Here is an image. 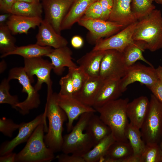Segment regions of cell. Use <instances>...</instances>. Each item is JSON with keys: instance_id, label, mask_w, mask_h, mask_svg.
Segmentation results:
<instances>
[{"instance_id": "obj_1", "label": "cell", "mask_w": 162, "mask_h": 162, "mask_svg": "<svg viewBox=\"0 0 162 162\" xmlns=\"http://www.w3.org/2000/svg\"><path fill=\"white\" fill-rule=\"evenodd\" d=\"M52 84L47 86L44 112L48 119L49 126L47 133L44 136V141L46 146L55 153L61 151L63 142V125L68 118L58 104L57 94L53 92Z\"/></svg>"}, {"instance_id": "obj_2", "label": "cell", "mask_w": 162, "mask_h": 162, "mask_svg": "<svg viewBox=\"0 0 162 162\" xmlns=\"http://www.w3.org/2000/svg\"><path fill=\"white\" fill-rule=\"evenodd\" d=\"M129 101L127 98H118L94 108L101 120L110 129L116 141L128 142L125 133L129 123L126 111Z\"/></svg>"}, {"instance_id": "obj_3", "label": "cell", "mask_w": 162, "mask_h": 162, "mask_svg": "<svg viewBox=\"0 0 162 162\" xmlns=\"http://www.w3.org/2000/svg\"><path fill=\"white\" fill-rule=\"evenodd\" d=\"M134 41L143 43L146 50L153 52L162 48V13L154 10L138 20L133 36Z\"/></svg>"}, {"instance_id": "obj_4", "label": "cell", "mask_w": 162, "mask_h": 162, "mask_svg": "<svg viewBox=\"0 0 162 162\" xmlns=\"http://www.w3.org/2000/svg\"><path fill=\"white\" fill-rule=\"evenodd\" d=\"M46 119L36 128L24 148L16 154V162H49L55 158L54 152L46 145L44 132H47Z\"/></svg>"}, {"instance_id": "obj_5", "label": "cell", "mask_w": 162, "mask_h": 162, "mask_svg": "<svg viewBox=\"0 0 162 162\" xmlns=\"http://www.w3.org/2000/svg\"><path fill=\"white\" fill-rule=\"evenodd\" d=\"M94 113L87 112L82 114L69 133L63 136L61 150L63 153L82 156L94 146L90 136L84 131L90 118Z\"/></svg>"}, {"instance_id": "obj_6", "label": "cell", "mask_w": 162, "mask_h": 162, "mask_svg": "<svg viewBox=\"0 0 162 162\" xmlns=\"http://www.w3.org/2000/svg\"><path fill=\"white\" fill-rule=\"evenodd\" d=\"M140 130L146 144H159L162 139V103L152 94L147 114Z\"/></svg>"}, {"instance_id": "obj_7", "label": "cell", "mask_w": 162, "mask_h": 162, "mask_svg": "<svg viewBox=\"0 0 162 162\" xmlns=\"http://www.w3.org/2000/svg\"><path fill=\"white\" fill-rule=\"evenodd\" d=\"M7 78L10 81L12 79L17 80L22 87V92L27 94L25 100L17 104L16 110L25 115L28 113L30 110L38 107L40 103L38 91L32 85L23 67H16L11 69Z\"/></svg>"}, {"instance_id": "obj_8", "label": "cell", "mask_w": 162, "mask_h": 162, "mask_svg": "<svg viewBox=\"0 0 162 162\" xmlns=\"http://www.w3.org/2000/svg\"><path fill=\"white\" fill-rule=\"evenodd\" d=\"M158 79L155 68L140 63L127 67L125 74L121 79L120 87L122 92L128 86L135 82L145 85L149 89Z\"/></svg>"}, {"instance_id": "obj_9", "label": "cell", "mask_w": 162, "mask_h": 162, "mask_svg": "<svg viewBox=\"0 0 162 162\" xmlns=\"http://www.w3.org/2000/svg\"><path fill=\"white\" fill-rule=\"evenodd\" d=\"M23 68L32 83L34 82V76L37 77V82L34 86L37 91L40 90L44 83L47 86L52 84L50 73L53 66L51 62L42 57L24 58Z\"/></svg>"}, {"instance_id": "obj_10", "label": "cell", "mask_w": 162, "mask_h": 162, "mask_svg": "<svg viewBox=\"0 0 162 162\" xmlns=\"http://www.w3.org/2000/svg\"><path fill=\"white\" fill-rule=\"evenodd\" d=\"M127 68L122 53L115 50H106L101 61L99 77L104 80L121 79Z\"/></svg>"}, {"instance_id": "obj_11", "label": "cell", "mask_w": 162, "mask_h": 162, "mask_svg": "<svg viewBox=\"0 0 162 162\" xmlns=\"http://www.w3.org/2000/svg\"><path fill=\"white\" fill-rule=\"evenodd\" d=\"M77 22L89 31L92 37L90 41L95 44L103 38L108 37L114 35L125 27L123 25L116 22L83 17Z\"/></svg>"}, {"instance_id": "obj_12", "label": "cell", "mask_w": 162, "mask_h": 162, "mask_svg": "<svg viewBox=\"0 0 162 162\" xmlns=\"http://www.w3.org/2000/svg\"><path fill=\"white\" fill-rule=\"evenodd\" d=\"M137 21L109 37L98 40L92 50L100 51L115 50L122 53L128 45L134 42L133 36Z\"/></svg>"}, {"instance_id": "obj_13", "label": "cell", "mask_w": 162, "mask_h": 162, "mask_svg": "<svg viewBox=\"0 0 162 162\" xmlns=\"http://www.w3.org/2000/svg\"><path fill=\"white\" fill-rule=\"evenodd\" d=\"M44 19L61 34L62 21L74 2L73 0H42Z\"/></svg>"}, {"instance_id": "obj_14", "label": "cell", "mask_w": 162, "mask_h": 162, "mask_svg": "<svg viewBox=\"0 0 162 162\" xmlns=\"http://www.w3.org/2000/svg\"><path fill=\"white\" fill-rule=\"evenodd\" d=\"M57 101L59 106L67 116L68 122L66 127L68 132L72 130L74 120L82 114L87 112H96L93 107L84 104L73 96L62 95L58 93Z\"/></svg>"}, {"instance_id": "obj_15", "label": "cell", "mask_w": 162, "mask_h": 162, "mask_svg": "<svg viewBox=\"0 0 162 162\" xmlns=\"http://www.w3.org/2000/svg\"><path fill=\"white\" fill-rule=\"evenodd\" d=\"M46 117L44 112L29 122L20 124L18 133L16 136L10 141L5 142L2 145L0 149V156L12 152L17 146L27 142L37 127L46 119Z\"/></svg>"}, {"instance_id": "obj_16", "label": "cell", "mask_w": 162, "mask_h": 162, "mask_svg": "<svg viewBox=\"0 0 162 162\" xmlns=\"http://www.w3.org/2000/svg\"><path fill=\"white\" fill-rule=\"evenodd\" d=\"M38 27L36 37V44L56 49L67 46L68 41L61 34L57 33L51 25L44 19Z\"/></svg>"}, {"instance_id": "obj_17", "label": "cell", "mask_w": 162, "mask_h": 162, "mask_svg": "<svg viewBox=\"0 0 162 162\" xmlns=\"http://www.w3.org/2000/svg\"><path fill=\"white\" fill-rule=\"evenodd\" d=\"M149 100L146 96H141L128 102L126 107V113L130 123L140 129L147 114Z\"/></svg>"}, {"instance_id": "obj_18", "label": "cell", "mask_w": 162, "mask_h": 162, "mask_svg": "<svg viewBox=\"0 0 162 162\" xmlns=\"http://www.w3.org/2000/svg\"><path fill=\"white\" fill-rule=\"evenodd\" d=\"M121 79L105 80L95 98L93 107L101 106L118 99L123 93L120 87Z\"/></svg>"}, {"instance_id": "obj_19", "label": "cell", "mask_w": 162, "mask_h": 162, "mask_svg": "<svg viewBox=\"0 0 162 162\" xmlns=\"http://www.w3.org/2000/svg\"><path fill=\"white\" fill-rule=\"evenodd\" d=\"M72 52L67 46L54 49L46 56L50 58L53 66L54 73L58 75H62L65 67L76 68L78 66L72 60Z\"/></svg>"}, {"instance_id": "obj_20", "label": "cell", "mask_w": 162, "mask_h": 162, "mask_svg": "<svg viewBox=\"0 0 162 162\" xmlns=\"http://www.w3.org/2000/svg\"><path fill=\"white\" fill-rule=\"evenodd\" d=\"M131 0H113L112 12L108 20L116 22L124 27L137 20L131 9Z\"/></svg>"}, {"instance_id": "obj_21", "label": "cell", "mask_w": 162, "mask_h": 162, "mask_svg": "<svg viewBox=\"0 0 162 162\" xmlns=\"http://www.w3.org/2000/svg\"><path fill=\"white\" fill-rule=\"evenodd\" d=\"M104 80L99 76L88 78L73 97L84 104L93 107L97 95Z\"/></svg>"}, {"instance_id": "obj_22", "label": "cell", "mask_w": 162, "mask_h": 162, "mask_svg": "<svg viewBox=\"0 0 162 162\" xmlns=\"http://www.w3.org/2000/svg\"><path fill=\"white\" fill-rule=\"evenodd\" d=\"M106 51L92 50L78 59L76 62L88 78L99 76L101 64Z\"/></svg>"}, {"instance_id": "obj_23", "label": "cell", "mask_w": 162, "mask_h": 162, "mask_svg": "<svg viewBox=\"0 0 162 162\" xmlns=\"http://www.w3.org/2000/svg\"><path fill=\"white\" fill-rule=\"evenodd\" d=\"M41 17H31L12 14L6 24L13 35L27 34L31 28L38 26L43 20Z\"/></svg>"}, {"instance_id": "obj_24", "label": "cell", "mask_w": 162, "mask_h": 162, "mask_svg": "<svg viewBox=\"0 0 162 162\" xmlns=\"http://www.w3.org/2000/svg\"><path fill=\"white\" fill-rule=\"evenodd\" d=\"M96 0H76L74 1L62 22L61 30L70 28L84 15L88 7Z\"/></svg>"}, {"instance_id": "obj_25", "label": "cell", "mask_w": 162, "mask_h": 162, "mask_svg": "<svg viewBox=\"0 0 162 162\" xmlns=\"http://www.w3.org/2000/svg\"><path fill=\"white\" fill-rule=\"evenodd\" d=\"M133 154V151L128 142L115 141L110 147L100 162H123Z\"/></svg>"}, {"instance_id": "obj_26", "label": "cell", "mask_w": 162, "mask_h": 162, "mask_svg": "<svg viewBox=\"0 0 162 162\" xmlns=\"http://www.w3.org/2000/svg\"><path fill=\"white\" fill-rule=\"evenodd\" d=\"M94 113L90 118L85 130L95 145L111 134V131L110 128L101 120L99 116Z\"/></svg>"}, {"instance_id": "obj_27", "label": "cell", "mask_w": 162, "mask_h": 162, "mask_svg": "<svg viewBox=\"0 0 162 162\" xmlns=\"http://www.w3.org/2000/svg\"><path fill=\"white\" fill-rule=\"evenodd\" d=\"M53 50L51 47L42 46L36 43L24 46H16L14 51L4 55L3 58L13 55H19L24 58L46 56L51 52Z\"/></svg>"}, {"instance_id": "obj_28", "label": "cell", "mask_w": 162, "mask_h": 162, "mask_svg": "<svg viewBox=\"0 0 162 162\" xmlns=\"http://www.w3.org/2000/svg\"><path fill=\"white\" fill-rule=\"evenodd\" d=\"M115 141L111 133L82 156L85 162H100L105 156L110 146Z\"/></svg>"}, {"instance_id": "obj_29", "label": "cell", "mask_w": 162, "mask_h": 162, "mask_svg": "<svg viewBox=\"0 0 162 162\" xmlns=\"http://www.w3.org/2000/svg\"><path fill=\"white\" fill-rule=\"evenodd\" d=\"M146 50L144 44L139 41L134 42L128 45L122 52L124 60L127 67L132 65L138 60L143 61L149 66L153 67L143 55Z\"/></svg>"}, {"instance_id": "obj_30", "label": "cell", "mask_w": 162, "mask_h": 162, "mask_svg": "<svg viewBox=\"0 0 162 162\" xmlns=\"http://www.w3.org/2000/svg\"><path fill=\"white\" fill-rule=\"evenodd\" d=\"M43 9L40 1L32 2H16L10 12L12 14L26 16L42 17Z\"/></svg>"}, {"instance_id": "obj_31", "label": "cell", "mask_w": 162, "mask_h": 162, "mask_svg": "<svg viewBox=\"0 0 162 162\" xmlns=\"http://www.w3.org/2000/svg\"><path fill=\"white\" fill-rule=\"evenodd\" d=\"M125 133L133 149V154L141 156L144 150L146 144L142 139L140 129L129 123Z\"/></svg>"}, {"instance_id": "obj_32", "label": "cell", "mask_w": 162, "mask_h": 162, "mask_svg": "<svg viewBox=\"0 0 162 162\" xmlns=\"http://www.w3.org/2000/svg\"><path fill=\"white\" fill-rule=\"evenodd\" d=\"M16 39L6 24L0 25V52L1 58L16 48Z\"/></svg>"}, {"instance_id": "obj_33", "label": "cell", "mask_w": 162, "mask_h": 162, "mask_svg": "<svg viewBox=\"0 0 162 162\" xmlns=\"http://www.w3.org/2000/svg\"><path fill=\"white\" fill-rule=\"evenodd\" d=\"M153 2L154 0H131L132 12L137 20L145 17L156 9Z\"/></svg>"}, {"instance_id": "obj_34", "label": "cell", "mask_w": 162, "mask_h": 162, "mask_svg": "<svg viewBox=\"0 0 162 162\" xmlns=\"http://www.w3.org/2000/svg\"><path fill=\"white\" fill-rule=\"evenodd\" d=\"M162 153L159 144H146L141 155V162H162Z\"/></svg>"}, {"instance_id": "obj_35", "label": "cell", "mask_w": 162, "mask_h": 162, "mask_svg": "<svg viewBox=\"0 0 162 162\" xmlns=\"http://www.w3.org/2000/svg\"><path fill=\"white\" fill-rule=\"evenodd\" d=\"M10 80L8 78H4L1 81L0 84V104H8L16 109V106L19 102L17 95L10 94L9 91L10 88Z\"/></svg>"}, {"instance_id": "obj_36", "label": "cell", "mask_w": 162, "mask_h": 162, "mask_svg": "<svg viewBox=\"0 0 162 162\" xmlns=\"http://www.w3.org/2000/svg\"><path fill=\"white\" fill-rule=\"evenodd\" d=\"M68 69V72L71 75L73 83L74 94L82 86L88 77L79 66L76 68H69Z\"/></svg>"}, {"instance_id": "obj_37", "label": "cell", "mask_w": 162, "mask_h": 162, "mask_svg": "<svg viewBox=\"0 0 162 162\" xmlns=\"http://www.w3.org/2000/svg\"><path fill=\"white\" fill-rule=\"evenodd\" d=\"M20 124L15 123L10 119L3 117L0 119V131L4 135L11 137L13 132L20 128Z\"/></svg>"}, {"instance_id": "obj_38", "label": "cell", "mask_w": 162, "mask_h": 162, "mask_svg": "<svg viewBox=\"0 0 162 162\" xmlns=\"http://www.w3.org/2000/svg\"><path fill=\"white\" fill-rule=\"evenodd\" d=\"M59 83L61 88L58 94L62 95L73 96L74 93L73 84L71 75L69 72L61 78Z\"/></svg>"}, {"instance_id": "obj_39", "label": "cell", "mask_w": 162, "mask_h": 162, "mask_svg": "<svg viewBox=\"0 0 162 162\" xmlns=\"http://www.w3.org/2000/svg\"><path fill=\"white\" fill-rule=\"evenodd\" d=\"M102 13L99 1H96L88 7L82 17L89 19H100Z\"/></svg>"}, {"instance_id": "obj_40", "label": "cell", "mask_w": 162, "mask_h": 162, "mask_svg": "<svg viewBox=\"0 0 162 162\" xmlns=\"http://www.w3.org/2000/svg\"><path fill=\"white\" fill-rule=\"evenodd\" d=\"M102 10V15L100 19L108 20L112 11L113 0H99Z\"/></svg>"}, {"instance_id": "obj_41", "label": "cell", "mask_w": 162, "mask_h": 162, "mask_svg": "<svg viewBox=\"0 0 162 162\" xmlns=\"http://www.w3.org/2000/svg\"><path fill=\"white\" fill-rule=\"evenodd\" d=\"M56 158L59 162H85L82 156L72 154L70 155L63 153Z\"/></svg>"}, {"instance_id": "obj_42", "label": "cell", "mask_w": 162, "mask_h": 162, "mask_svg": "<svg viewBox=\"0 0 162 162\" xmlns=\"http://www.w3.org/2000/svg\"><path fill=\"white\" fill-rule=\"evenodd\" d=\"M149 89L152 94L162 103V80L158 79Z\"/></svg>"}, {"instance_id": "obj_43", "label": "cell", "mask_w": 162, "mask_h": 162, "mask_svg": "<svg viewBox=\"0 0 162 162\" xmlns=\"http://www.w3.org/2000/svg\"><path fill=\"white\" fill-rule=\"evenodd\" d=\"M15 2V0H2L0 2V10L4 13H10L12 8Z\"/></svg>"}, {"instance_id": "obj_44", "label": "cell", "mask_w": 162, "mask_h": 162, "mask_svg": "<svg viewBox=\"0 0 162 162\" xmlns=\"http://www.w3.org/2000/svg\"><path fill=\"white\" fill-rule=\"evenodd\" d=\"M72 46L75 49H79L83 45L84 41L82 38L79 35L73 36L71 40Z\"/></svg>"}, {"instance_id": "obj_45", "label": "cell", "mask_w": 162, "mask_h": 162, "mask_svg": "<svg viewBox=\"0 0 162 162\" xmlns=\"http://www.w3.org/2000/svg\"><path fill=\"white\" fill-rule=\"evenodd\" d=\"M16 154L11 152L8 154L0 156V162H15Z\"/></svg>"}, {"instance_id": "obj_46", "label": "cell", "mask_w": 162, "mask_h": 162, "mask_svg": "<svg viewBox=\"0 0 162 162\" xmlns=\"http://www.w3.org/2000/svg\"><path fill=\"white\" fill-rule=\"evenodd\" d=\"M123 162H141V156L133 154L124 160Z\"/></svg>"}, {"instance_id": "obj_47", "label": "cell", "mask_w": 162, "mask_h": 162, "mask_svg": "<svg viewBox=\"0 0 162 162\" xmlns=\"http://www.w3.org/2000/svg\"><path fill=\"white\" fill-rule=\"evenodd\" d=\"M12 14L9 13H4L0 15V25L6 24Z\"/></svg>"}, {"instance_id": "obj_48", "label": "cell", "mask_w": 162, "mask_h": 162, "mask_svg": "<svg viewBox=\"0 0 162 162\" xmlns=\"http://www.w3.org/2000/svg\"><path fill=\"white\" fill-rule=\"evenodd\" d=\"M7 68V64L5 61L2 60L0 62V73L2 74L3 72Z\"/></svg>"}, {"instance_id": "obj_49", "label": "cell", "mask_w": 162, "mask_h": 162, "mask_svg": "<svg viewBox=\"0 0 162 162\" xmlns=\"http://www.w3.org/2000/svg\"><path fill=\"white\" fill-rule=\"evenodd\" d=\"M155 70L158 79L162 80V66H158Z\"/></svg>"}, {"instance_id": "obj_50", "label": "cell", "mask_w": 162, "mask_h": 162, "mask_svg": "<svg viewBox=\"0 0 162 162\" xmlns=\"http://www.w3.org/2000/svg\"><path fill=\"white\" fill-rule=\"evenodd\" d=\"M35 1V0H15V2H34Z\"/></svg>"}, {"instance_id": "obj_51", "label": "cell", "mask_w": 162, "mask_h": 162, "mask_svg": "<svg viewBox=\"0 0 162 162\" xmlns=\"http://www.w3.org/2000/svg\"><path fill=\"white\" fill-rule=\"evenodd\" d=\"M154 1L158 4H162V0H154Z\"/></svg>"}, {"instance_id": "obj_52", "label": "cell", "mask_w": 162, "mask_h": 162, "mask_svg": "<svg viewBox=\"0 0 162 162\" xmlns=\"http://www.w3.org/2000/svg\"><path fill=\"white\" fill-rule=\"evenodd\" d=\"M160 147V150H161L162 153V139L160 142L159 143V144Z\"/></svg>"}, {"instance_id": "obj_53", "label": "cell", "mask_w": 162, "mask_h": 162, "mask_svg": "<svg viewBox=\"0 0 162 162\" xmlns=\"http://www.w3.org/2000/svg\"><path fill=\"white\" fill-rule=\"evenodd\" d=\"M36 1H40V0H35Z\"/></svg>"}, {"instance_id": "obj_54", "label": "cell", "mask_w": 162, "mask_h": 162, "mask_svg": "<svg viewBox=\"0 0 162 162\" xmlns=\"http://www.w3.org/2000/svg\"><path fill=\"white\" fill-rule=\"evenodd\" d=\"M73 0V1H74H74H75L76 0Z\"/></svg>"}, {"instance_id": "obj_55", "label": "cell", "mask_w": 162, "mask_h": 162, "mask_svg": "<svg viewBox=\"0 0 162 162\" xmlns=\"http://www.w3.org/2000/svg\"><path fill=\"white\" fill-rule=\"evenodd\" d=\"M2 0H0V2Z\"/></svg>"}, {"instance_id": "obj_56", "label": "cell", "mask_w": 162, "mask_h": 162, "mask_svg": "<svg viewBox=\"0 0 162 162\" xmlns=\"http://www.w3.org/2000/svg\"><path fill=\"white\" fill-rule=\"evenodd\" d=\"M99 0H96V1H99Z\"/></svg>"}, {"instance_id": "obj_57", "label": "cell", "mask_w": 162, "mask_h": 162, "mask_svg": "<svg viewBox=\"0 0 162 162\" xmlns=\"http://www.w3.org/2000/svg\"></svg>"}, {"instance_id": "obj_58", "label": "cell", "mask_w": 162, "mask_h": 162, "mask_svg": "<svg viewBox=\"0 0 162 162\" xmlns=\"http://www.w3.org/2000/svg\"></svg>"}]
</instances>
